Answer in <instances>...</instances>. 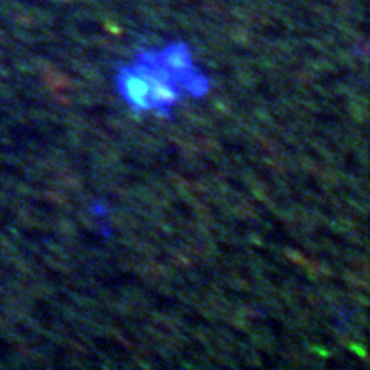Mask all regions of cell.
<instances>
[{"mask_svg":"<svg viewBox=\"0 0 370 370\" xmlns=\"http://www.w3.org/2000/svg\"><path fill=\"white\" fill-rule=\"evenodd\" d=\"M115 87L119 95L129 104L131 110L138 113H149L153 111L151 97H149V85L144 79V76L136 70V66L131 62L127 66H121L115 74Z\"/></svg>","mask_w":370,"mask_h":370,"instance_id":"cell-1","label":"cell"}]
</instances>
